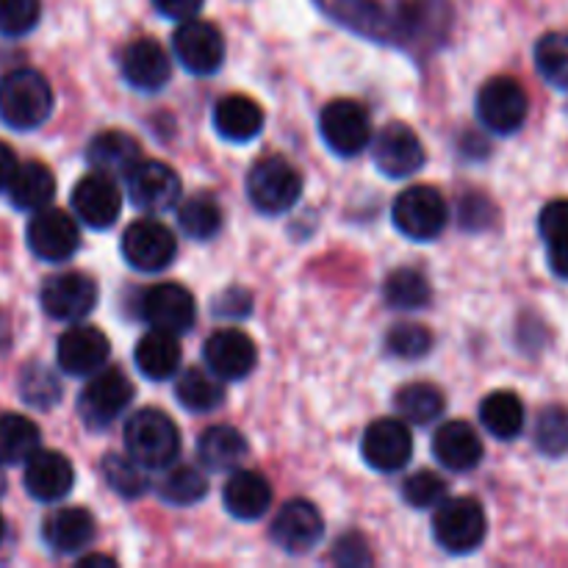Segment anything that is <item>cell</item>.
I'll use <instances>...</instances> for the list:
<instances>
[{
  "label": "cell",
  "mask_w": 568,
  "mask_h": 568,
  "mask_svg": "<svg viewBox=\"0 0 568 568\" xmlns=\"http://www.w3.org/2000/svg\"><path fill=\"white\" fill-rule=\"evenodd\" d=\"M125 181L131 203L150 214L170 211L181 200V178L164 161H139Z\"/></svg>",
  "instance_id": "5bb4252c"
},
{
  "label": "cell",
  "mask_w": 568,
  "mask_h": 568,
  "mask_svg": "<svg viewBox=\"0 0 568 568\" xmlns=\"http://www.w3.org/2000/svg\"><path fill=\"white\" fill-rule=\"evenodd\" d=\"M181 358L183 353L175 333L155 331V327L148 336L139 338L136 353H133L139 372L150 377V381H170V377H175L178 369H181Z\"/></svg>",
  "instance_id": "83f0119b"
},
{
  "label": "cell",
  "mask_w": 568,
  "mask_h": 568,
  "mask_svg": "<svg viewBox=\"0 0 568 568\" xmlns=\"http://www.w3.org/2000/svg\"><path fill=\"white\" fill-rule=\"evenodd\" d=\"M433 455L449 471H471L483 460V442L466 422H447L433 438Z\"/></svg>",
  "instance_id": "603a6c76"
},
{
  "label": "cell",
  "mask_w": 568,
  "mask_h": 568,
  "mask_svg": "<svg viewBox=\"0 0 568 568\" xmlns=\"http://www.w3.org/2000/svg\"><path fill=\"white\" fill-rule=\"evenodd\" d=\"M125 449L144 469H166L181 453V433L164 410L142 408L128 419Z\"/></svg>",
  "instance_id": "7a4b0ae2"
},
{
  "label": "cell",
  "mask_w": 568,
  "mask_h": 568,
  "mask_svg": "<svg viewBox=\"0 0 568 568\" xmlns=\"http://www.w3.org/2000/svg\"><path fill=\"white\" fill-rule=\"evenodd\" d=\"M175 397L192 414H209L220 408L225 399V388L216 381L214 372L205 369H186L175 383Z\"/></svg>",
  "instance_id": "d6a6232c"
},
{
  "label": "cell",
  "mask_w": 568,
  "mask_h": 568,
  "mask_svg": "<svg viewBox=\"0 0 568 568\" xmlns=\"http://www.w3.org/2000/svg\"><path fill=\"white\" fill-rule=\"evenodd\" d=\"M383 294H386V303L392 308L399 311H416L425 308L430 303V283L422 272L416 270H397L388 275L386 286H383Z\"/></svg>",
  "instance_id": "8d00e7d4"
},
{
  "label": "cell",
  "mask_w": 568,
  "mask_h": 568,
  "mask_svg": "<svg viewBox=\"0 0 568 568\" xmlns=\"http://www.w3.org/2000/svg\"><path fill=\"white\" fill-rule=\"evenodd\" d=\"M200 460L205 469L211 471H233L244 464L250 455V444L236 427L231 425H216L200 436L197 444Z\"/></svg>",
  "instance_id": "f1b7e54d"
},
{
  "label": "cell",
  "mask_w": 568,
  "mask_h": 568,
  "mask_svg": "<svg viewBox=\"0 0 568 568\" xmlns=\"http://www.w3.org/2000/svg\"><path fill=\"white\" fill-rule=\"evenodd\" d=\"M72 211L83 225L94 227V231H105V227L114 225L122 211V192L114 178L92 172L83 181H78L75 192H72Z\"/></svg>",
  "instance_id": "ac0fdd59"
},
{
  "label": "cell",
  "mask_w": 568,
  "mask_h": 568,
  "mask_svg": "<svg viewBox=\"0 0 568 568\" xmlns=\"http://www.w3.org/2000/svg\"><path fill=\"white\" fill-rule=\"evenodd\" d=\"M403 499L410 508H436L442 499H447V480L430 469L416 471L403 483Z\"/></svg>",
  "instance_id": "ee69618b"
},
{
  "label": "cell",
  "mask_w": 568,
  "mask_h": 568,
  "mask_svg": "<svg viewBox=\"0 0 568 568\" xmlns=\"http://www.w3.org/2000/svg\"><path fill=\"white\" fill-rule=\"evenodd\" d=\"M42 541L55 555H75L94 541V516L83 508H61L42 525Z\"/></svg>",
  "instance_id": "cb8c5ba5"
},
{
  "label": "cell",
  "mask_w": 568,
  "mask_h": 568,
  "mask_svg": "<svg viewBox=\"0 0 568 568\" xmlns=\"http://www.w3.org/2000/svg\"><path fill=\"white\" fill-rule=\"evenodd\" d=\"M203 358L220 381H242L255 369L258 349H255L253 338L247 333L236 331V327H225V331H216L205 342Z\"/></svg>",
  "instance_id": "ffe728a7"
},
{
  "label": "cell",
  "mask_w": 568,
  "mask_h": 568,
  "mask_svg": "<svg viewBox=\"0 0 568 568\" xmlns=\"http://www.w3.org/2000/svg\"><path fill=\"white\" fill-rule=\"evenodd\" d=\"M527 114H530V100L514 78H491L477 92V116L488 131L510 136L525 125Z\"/></svg>",
  "instance_id": "8992f818"
},
{
  "label": "cell",
  "mask_w": 568,
  "mask_h": 568,
  "mask_svg": "<svg viewBox=\"0 0 568 568\" xmlns=\"http://www.w3.org/2000/svg\"><path fill=\"white\" fill-rule=\"evenodd\" d=\"M372 161L386 178H408L425 166V148L408 125L392 122L372 142Z\"/></svg>",
  "instance_id": "9a60e30c"
},
{
  "label": "cell",
  "mask_w": 568,
  "mask_h": 568,
  "mask_svg": "<svg viewBox=\"0 0 568 568\" xmlns=\"http://www.w3.org/2000/svg\"><path fill=\"white\" fill-rule=\"evenodd\" d=\"M433 347V333L425 325H414V322H403L394 325L386 336V349L394 358L416 361L425 358Z\"/></svg>",
  "instance_id": "b9f144b4"
},
{
  "label": "cell",
  "mask_w": 568,
  "mask_h": 568,
  "mask_svg": "<svg viewBox=\"0 0 568 568\" xmlns=\"http://www.w3.org/2000/svg\"><path fill=\"white\" fill-rule=\"evenodd\" d=\"M325 536L322 514L305 499H292L277 510L272 521V541L288 555H305L316 547Z\"/></svg>",
  "instance_id": "2e32d148"
},
{
  "label": "cell",
  "mask_w": 568,
  "mask_h": 568,
  "mask_svg": "<svg viewBox=\"0 0 568 568\" xmlns=\"http://www.w3.org/2000/svg\"><path fill=\"white\" fill-rule=\"evenodd\" d=\"M44 314L59 322H81L98 305V283L81 272H61L44 281L42 294Z\"/></svg>",
  "instance_id": "8fae6325"
},
{
  "label": "cell",
  "mask_w": 568,
  "mask_h": 568,
  "mask_svg": "<svg viewBox=\"0 0 568 568\" xmlns=\"http://www.w3.org/2000/svg\"><path fill=\"white\" fill-rule=\"evenodd\" d=\"M536 67L544 81L555 89H568V33L552 31L538 39Z\"/></svg>",
  "instance_id": "f35d334b"
},
{
  "label": "cell",
  "mask_w": 568,
  "mask_h": 568,
  "mask_svg": "<svg viewBox=\"0 0 568 568\" xmlns=\"http://www.w3.org/2000/svg\"><path fill=\"white\" fill-rule=\"evenodd\" d=\"M87 159L94 166V172H103V175L111 178H128V172L142 161V148L128 133L103 131L89 142Z\"/></svg>",
  "instance_id": "484cf974"
},
{
  "label": "cell",
  "mask_w": 568,
  "mask_h": 568,
  "mask_svg": "<svg viewBox=\"0 0 568 568\" xmlns=\"http://www.w3.org/2000/svg\"><path fill=\"white\" fill-rule=\"evenodd\" d=\"M153 6L159 9V14L183 22L197 17V11L203 9V0H153Z\"/></svg>",
  "instance_id": "7dc6e473"
},
{
  "label": "cell",
  "mask_w": 568,
  "mask_h": 568,
  "mask_svg": "<svg viewBox=\"0 0 568 568\" xmlns=\"http://www.w3.org/2000/svg\"><path fill=\"white\" fill-rule=\"evenodd\" d=\"M131 399L133 386L120 369H100L83 386L78 408H81V419L87 422V427L103 430L131 405Z\"/></svg>",
  "instance_id": "52a82bcc"
},
{
  "label": "cell",
  "mask_w": 568,
  "mask_h": 568,
  "mask_svg": "<svg viewBox=\"0 0 568 568\" xmlns=\"http://www.w3.org/2000/svg\"><path fill=\"white\" fill-rule=\"evenodd\" d=\"M6 536V521H3V514H0V541H3Z\"/></svg>",
  "instance_id": "f907efd6"
},
{
  "label": "cell",
  "mask_w": 568,
  "mask_h": 568,
  "mask_svg": "<svg viewBox=\"0 0 568 568\" xmlns=\"http://www.w3.org/2000/svg\"><path fill=\"white\" fill-rule=\"evenodd\" d=\"M480 422L494 438L510 442L525 430V403L514 392H494L483 399Z\"/></svg>",
  "instance_id": "4dcf8cb0"
},
{
  "label": "cell",
  "mask_w": 568,
  "mask_h": 568,
  "mask_svg": "<svg viewBox=\"0 0 568 568\" xmlns=\"http://www.w3.org/2000/svg\"><path fill=\"white\" fill-rule=\"evenodd\" d=\"M42 444L37 422H31L22 414H3L0 416V464L17 466L26 464Z\"/></svg>",
  "instance_id": "1f68e13d"
},
{
  "label": "cell",
  "mask_w": 568,
  "mask_h": 568,
  "mask_svg": "<svg viewBox=\"0 0 568 568\" xmlns=\"http://www.w3.org/2000/svg\"><path fill=\"white\" fill-rule=\"evenodd\" d=\"M178 225L186 236L205 242L222 227V209L209 194H194L178 205Z\"/></svg>",
  "instance_id": "d590c367"
},
{
  "label": "cell",
  "mask_w": 568,
  "mask_h": 568,
  "mask_svg": "<svg viewBox=\"0 0 568 568\" xmlns=\"http://www.w3.org/2000/svg\"><path fill=\"white\" fill-rule=\"evenodd\" d=\"M75 469L70 460L53 449H37L26 460V491L37 503H61L72 491Z\"/></svg>",
  "instance_id": "44dd1931"
},
{
  "label": "cell",
  "mask_w": 568,
  "mask_h": 568,
  "mask_svg": "<svg viewBox=\"0 0 568 568\" xmlns=\"http://www.w3.org/2000/svg\"><path fill=\"white\" fill-rule=\"evenodd\" d=\"M222 499H225V508L233 519L255 521L270 510L272 486L266 483L264 475H258V471L239 469L233 471L231 480L225 483Z\"/></svg>",
  "instance_id": "d4e9b609"
},
{
  "label": "cell",
  "mask_w": 568,
  "mask_h": 568,
  "mask_svg": "<svg viewBox=\"0 0 568 568\" xmlns=\"http://www.w3.org/2000/svg\"><path fill=\"white\" fill-rule=\"evenodd\" d=\"M103 477L120 497L136 499L148 491L144 466H139L131 455H109L103 460Z\"/></svg>",
  "instance_id": "ab89813d"
},
{
  "label": "cell",
  "mask_w": 568,
  "mask_h": 568,
  "mask_svg": "<svg viewBox=\"0 0 568 568\" xmlns=\"http://www.w3.org/2000/svg\"><path fill=\"white\" fill-rule=\"evenodd\" d=\"M361 453L372 469L399 471L414 455V436L399 419H377L366 427Z\"/></svg>",
  "instance_id": "e0dca14e"
},
{
  "label": "cell",
  "mask_w": 568,
  "mask_h": 568,
  "mask_svg": "<svg viewBox=\"0 0 568 568\" xmlns=\"http://www.w3.org/2000/svg\"><path fill=\"white\" fill-rule=\"evenodd\" d=\"M538 231L547 244L549 266L555 275L568 281V200H555L541 211Z\"/></svg>",
  "instance_id": "836d02e7"
},
{
  "label": "cell",
  "mask_w": 568,
  "mask_h": 568,
  "mask_svg": "<svg viewBox=\"0 0 568 568\" xmlns=\"http://www.w3.org/2000/svg\"><path fill=\"white\" fill-rule=\"evenodd\" d=\"M87 566H116V564L111 558H105V555H87V558H81V568Z\"/></svg>",
  "instance_id": "681fc988"
},
{
  "label": "cell",
  "mask_w": 568,
  "mask_h": 568,
  "mask_svg": "<svg viewBox=\"0 0 568 568\" xmlns=\"http://www.w3.org/2000/svg\"><path fill=\"white\" fill-rule=\"evenodd\" d=\"M28 247L37 258L50 261V264L72 258L75 250L81 247L75 220L59 209H39L28 222Z\"/></svg>",
  "instance_id": "4fadbf2b"
},
{
  "label": "cell",
  "mask_w": 568,
  "mask_h": 568,
  "mask_svg": "<svg viewBox=\"0 0 568 568\" xmlns=\"http://www.w3.org/2000/svg\"><path fill=\"white\" fill-rule=\"evenodd\" d=\"M336 560L342 566H364V564H369L372 555H369V549H366L364 538L344 536L342 541L336 544Z\"/></svg>",
  "instance_id": "bcb514c9"
},
{
  "label": "cell",
  "mask_w": 568,
  "mask_h": 568,
  "mask_svg": "<svg viewBox=\"0 0 568 568\" xmlns=\"http://www.w3.org/2000/svg\"><path fill=\"white\" fill-rule=\"evenodd\" d=\"M178 242L166 225L155 220H136L122 233V255L139 272H161L172 264Z\"/></svg>",
  "instance_id": "30bf717a"
},
{
  "label": "cell",
  "mask_w": 568,
  "mask_h": 568,
  "mask_svg": "<svg viewBox=\"0 0 568 568\" xmlns=\"http://www.w3.org/2000/svg\"><path fill=\"white\" fill-rule=\"evenodd\" d=\"M0 466H3V464H0ZM6 491V477H3V469H0V494H3Z\"/></svg>",
  "instance_id": "816d5d0a"
},
{
  "label": "cell",
  "mask_w": 568,
  "mask_h": 568,
  "mask_svg": "<svg viewBox=\"0 0 568 568\" xmlns=\"http://www.w3.org/2000/svg\"><path fill=\"white\" fill-rule=\"evenodd\" d=\"M111 355V344L105 333H100L92 325H75L67 333H61L59 347H55V361L67 375L87 377L94 375L105 366Z\"/></svg>",
  "instance_id": "d6986e66"
},
{
  "label": "cell",
  "mask_w": 568,
  "mask_h": 568,
  "mask_svg": "<svg viewBox=\"0 0 568 568\" xmlns=\"http://www.w3.org/2000/svg\"><path fill=\"white\" fill-rule=\"evenodd\" d=\"M139 314L155 331L166 333H186L194 325V316H197V305L189 288L178 286V283H159V286H150L148 292L139 300Z\"/></svg>",
  "instance_id": "7c38bea8"
},
{
  "label": "cell",
  "mask_w": 568,
  "mask_h": 568,
  "mask_svg": "<svg viewBox=\"0 0 568 568\" xmlns=\"http://www.w3.org/2000/svg\"><path fill=\"white\" fill-rule=\"evenodd\" d=\"M394 225L414 242H430L447 227V203L433 186H410L394 200Z\"/></svg>",
  "instance_id": "5b68a950"
},
{
  "label": "cell",
  "mask_w": 568,
  "mask_h": 568,
  "mask_svg": "<svg viewBox=\"0 0 568 568\" xmlns=\"http://www.w3.org/2000/svg\"><path fill=\"white\" fill-rule=\"evenodd\" d=\"M14 170H17L14 150H11L6 142H0V192H6L11 175H14Z\"/></svg>",
  "instance_id": "c3c4849f"
},
{
  "label": "cell",
  "mask_w": 568,
  "mask_h": 568,
  "mask_svg": "<svg viewBox=\"0 0 568 568\" xmlns=\"http://www.w3.org/2000/svg\"><path fill=\"white\" fill-rule=\"evenodd\" d=\"M122 75L139 92H159L170 81V55L153 39H136L122 50Z\"/></svg>",
  "instance_id": "7402d4cb"
},
{
  "label": "cell",
  "mask_w": 568,
  "mask_h": 568,
  "mask_svg": "<svg viewBox=\"0 0 568 568\" xmlns=\"http://www.w3.org/2000/svg\"><path fill=\"white\" fill-rule=\"evenodd\" d=\"M6 192H9V200L14 209L39 211L55 197V178L44 164L28 161V164H17Z\"/></svg>",
  "instance_id": "f546056e"
},
{
  "label": "cell",
  "mask_w": 568,
  "mask_h": 568,
  "mask_svg": "<svg viewBox=\"0 0 568 568\" xmlns=\"http://www.w3.org/2000/svg\"><path fill=\"white\" fill-rule=\"evenodd\" d=\"M320 131L336 155H358L372 142L369 114L355 100H333L322 109Z\"/></svg>",
  "instance_id": "ba28073f"
},
{
  "label": "cell",
  "mask_w": 568,
  "mask_h": 568,
  "mask_svg": "<svg viewBox=\"0 0 568 568\" xmlns=\"http://www.w3.org/2000/svg\"><path fill=\"white\" fill-rule=\"evenodd\" d=\"M159 494L170 505H194L209 494V480L194 466H166L159 480Z\"/></svg>",
  "instance_id": "74e56055"
},
{
  "label": "cell",
  "mask_w": 568,
  "mask_h": 568,
  "mask_svg": "<svg viewBox=\"0 0 568 568\" xmlns=\"http://www.w3.org/2000/svg\"><path fill=\"white\" fill-rule=\"evenodd\" d=\"M172 50L175 59L194 75H214L225 61V39L220 28L197 17L178 26V31L172 33Z\"/></svg>",
  "instance_id": "9c48e42d"
},
{
  "label": "cell",
  "mask_w": 568,
  "mask_h": 568,
  "mask_svg": "<svg viewBox=\"0 0 568 568\" xmlns=\"http://www.w3.org/2000/svg\"><path fill=\"white\" fill-rule=\"evenodd\" d=\"M53 111V89L37 70H11L0 78V120L14 131L39 128Z\"/></svg>",
  "instance_id": "6da1fadb"
},
{
  "label": "cell",
  "mask_w": 568,
  "mask_h": 568,
  "mask_svg": "<svg viewBox=\"0 0 568 568\" xmlns=\"http://www.w3.org/2000/svg\"><path fill=\"white\" fill-rule=\"evenodd\" d=\"M536 447L547 458H560L568 453V408L549 405L536 422Z\"/></svg>",
  "instance_id": "60d3db41"
},
{
  "label": "cell",
  "mask_w": 568,
  "mask_h": 568,
  "mask_svg": "<svg viewBox=\"0 0 568 568\" xmlns=\"http://www.w3.org/2000/svg\"><path fill=\"white\" fill-rule=\"evenodd\" d=\"M433 536L449 555H469L483 547L488 536L486 510L477 499H442L433 516Z\"/></svg>",
  "instance_id": "3957f363"
},
{
  "label": "cell",
  "mask_w": 568,
  "mask_h": 568,
  "mask_svg": "<svg viewBox=\"0 0 568 568\" xmlns=\"http://www.w3.org/2000/svg\"><path fill=\"white\" fill-rule=\"evenodd\" d=\"M214 128L227 142H250L264 131V111L247 94H227L216 103Z\"/></svg>",
  "instance_id": "4316f807"
},
{
  "label": "cell",
  "mask_w": 568,
  "mask_h": 568,
  "mask_svg": "<svg viewBox=\"0 0 568 568\" xmlns=\"http://www.w3.org/2000/svg\"><path fill=\"white\" fill-rule=\"evenodd\" d=\"M394 405H397L399 416L408 419L410 425H430L444 414L447 403H444L442 388L433 386V383H410V386L399 388Z\"/></svg>",
  "instance_id": "e575fe53"
},
{
  "label": "cell",
  "mask_w": 568,
  "mask_h": 568,
  "mask_svg": "<svg viewBox=\"0 0 568 568\" xmlns=\"http://www.w3.org/2000/svg\"><path fill=\"white\" fill-rule=\"evenodd\" d=\"M250 203L264 214H283L303 194V178L281 155L261 159L247 175Z\"/></svg>",
  "instance_id": "277c9868"
},
{
  "label": "cell",
  "mask_w": 568,
  "mask_h": 568,
  "mask_svg": "<svg viewBox=\"0 0 568 568\" xmlns=\"http://www.w3.org/2000/svg\"><path fill=\"white\" fill-rule=\"evenodd\" d=\"M42 14L39 0H0V33L3 37H26L33 31Z\"/></svg>",
  "instance_id": "f6af8a7d"
},
{
  "label": "cell",
  "mask_w": 568,
  "mask_h": 568,
  "mask_svg": "<svg viewBox=\"0 0 568 568\" xmlns=\"http://www.w3.org/2000/svg\"><path fill=\"white\" fill-rule=\"evenodd\" d=\"M20 394L33 408H53L61 399V383L44 366H28L20 377Z\"/></svg>",
  "instance_id": "7bdbcfd3"
}]
</instances>
